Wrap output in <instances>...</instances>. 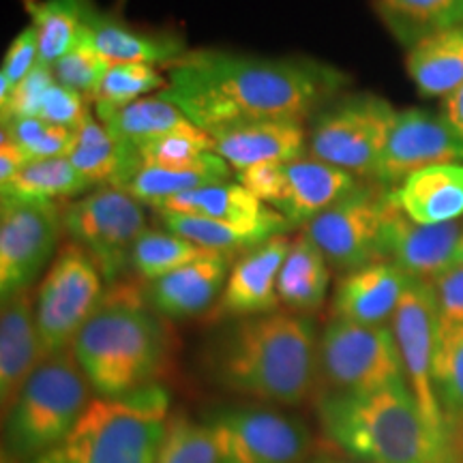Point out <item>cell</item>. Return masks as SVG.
Instances as JSON below:
<instances>
[{
	"instance_id": "24",
	"label": "cell",
	"mask_w": 463,
	"mask_h": 463,
	"mask_svg": "<svg viewBox=\"0 0 463 463\" xmlns=\"http://www.w3.org/2000/svg\"><path fill=\"white\" fill-rule=\"evenodd\" d=\"M165 230L183 236L204 251L232 256L236 251H249L275 236L288 234L292 223L275 208H266L253 219H202L187 215H161Z\"/></svg>"
},
{
	"instance_id": "34",
	"label": "cell",
	"mask_w": 463,
	"mask_h": 463,
	"mask_svg": "<svg viewBox=\"0 0 463 463\" xmlns=\"http://www.w3.org/2000/svg\"><path fill=\"white\" fill-rule=\"evenodd\" d=\"M206 253L213 251H204L195 242L183 239L170 230L146 228L131 251V270L140 279L153 283Z\"/></svg>"
},
{
	"instance_id": "22",
	"label": "cell",
	"mask_w": 463,
	"mask_h": 463,
	"mask_svg": "<svg viewBox=\"0 0 463 463\" xmlns=\"http://www.w3.org/2000/svg\"><path fill=\"white\" fill-rule=\"evenodd\" d=\"M358 176L326 161L303 157L286 164V183L281 198L273 206L292 223V228H307L328 208H333L347 194L358 187Z\"/></svg>"
},
{
	"instance_id": "1",
	"label": "cell",
	"mask_w": 463,
	"mask_h": 463,
	"mask_svg": "<svg viewBox=\"0 0 463 463\" xmlns=\"http://www.w3.org/2000/svg\"><path fill=\"white\" fill-rule=\"evenodd\" d=\"M157 92L206 133L258 120H303L350 82V75L309 58L187 50L165 67Z\"/></svg>"
},
{
	"instance_id": "12",
	"label": "cell",
	"mask_w": 463,
	"mask_h": 463,
	"mask_svg": "<svg viewBox=\"0 0 463 463\" xmlns=\"http://www.w3.org/2000/svg\"><path fill=\"white\" fill-rule=\"evenodd\" d=\"M391 189L358 187L305 228L331 269L341 273L384 260V225Z\"/></svg>"
},
{
	"instance_id": "4",
	"label": "cell",
	"mask_w": 463,
	"mask_h": 463,
	"mask_svg": "<svg viewBox=\"0 0 463 463\" xmlns=\"http://www.w3.org/2000/svg\"><path fill=\"white\" fill-rule=\"evenodd\" d=\"M317 416L324 436L363 463H461L455 444L427 425L408 384L369 395H322Z\"/></svg>"
},
{
	"instance_id": "48",
	"label": "cell",
	"mask_w": 463,
	"mask_h": 463,
	"mask_svg": "<svg viewBox=\"0 0 463 463\" xmlns=\"http://www.w3.org/2000/svg\"><path fill=\"white\" fill-rule=\"evenodd\" d=\"M459 262H463V234H461V242H459Z\"/></svg>"
},
{
	"instance_id": "18",
	"label": "cell",
	"mask_w": 463,
	"mask_h": 463,
	"mask_svg": "<svg viewBox=\"0 0 463 463\" xmlns=\"http://www.w3.org/2000/svg\"><path fill=\"white\" fill-rule=\"evenodd\" d=\"M412 283V277L389 260L345 273L335 289L333 317L364 326H391Z\"/></svg>"
},
{
	"instance_id": "46",
	"label": "cell",
	"mask_w": 463,
	"mask_h": 463,
	"mask_svg": "<svg viewBox=\"0 0 463 463\" xmlns=\"http://www.w3.org/2000/svg\"><path fill=\"white\" fill-rule=\"evenodd\" d=\"M26 165L28 161L22 150L7 136H0V189L7 187Z\"/></svg>"
},
{
	"instance_id": "11",
	"label": "cell",
	"mask_w": 463,
	"mask_h": 463,
	"mask_svg": "<svg viewBox=\"0 0 463 463\" xmlns=\"http://www.w3.org/2000/svg\"><path fill=\"white\" fill-rule=\"evenodd\" d=\"M62 228L99 266L109 286L131 269V251L146 230L142 202L116 187H101L62 211Z\"/></svg>"
},
{
	"instance_id": "40",
	"label": "cell",
	"mask_w": 463,
	"mask_h": 463,
	"mask_svg": "<svg viewBox=\"0 0 463 463\" xmlns=\"http://www.w3.org/2000/svg\"><path fill=\"white\" fill-rule=\"evenodd\" d=\"M109 67H112V62L103 58L95 50V45L90 43V39L82 33L80 43L54 65V75L58 84L80 92L86 99L95 103Z\"/></svg>"
},
{
	"instance_id": "10",
	"label": "cell",
	"mask_w": 463,
	"mask_h": 463,
	"mask_svg": "<svg viewBox=\"0 0 463 463\" xmlns=\"http://www.w3.org/2000/svg\"><path fill=\"white\" fill-rule=\"evenodd\" d=\"M103 275L89 253L75 242L62 247L34 292V314L45 354L69 350L99 307Z\"/></svg>"
},
{
	"instance_id": "27",
	"label": "cell",
	"mask_w": 463,
	"mask_h": 463,
	"mask_svg": "<svg viewBox=\"0 0 463 463\" xmlns=\"http://www.w3.org/2000/svg\"><path fill=\"white\" fill-rule=\"evenodd\" d=\"M405 71L422 97H447L463 84V24L422 39L408 50Z\"/></svg>"
},
{
	"instance_id": "36",
	"label": "cell",
	"mask_w": 463,
	"mask_h": 463,
	"mask_svg": "<svg viewBox=\"0 0 463 463\" xmlns=\"http://www.w3.org/2000/svg\"><path fill=\"white\" fill-rule=\"evenodd\" d=\"M133 144V142H131ZM137 159L142 165H167L181 167L194 165L206 157L208 153H215V140L211 133L191 123L184 129L165 133V136L153 137V140L136 142Z\"/></svg>"
},
{
	"instance_id": "17",
	"label": "cell",
	"mask_w": 463,
	"mask_h": 463,
	"mask_svg": "<svg viewBox=\"0 0 463 463\" xmlns=\"http://www.w3.org/2000/svg\"><path fill=\"white\" fill-rule=\"evenodd\" d=\"M292 239L288 234L275 236L264 245L249 249L232 264L225 288L217 305L208 314L211 320H241L273 314L279 307L277 297V279L286 260Z\"/></svg>"
},
{
	"instance_id": "26",
	"label": "cell",
	"mask_w": 463,
	"mask_h": 463,
	"mask_svg": "<svg viewBox=\"0 0 463 463\" xmlns=\"http://www.w3.org/2000/svg\"><path fill=\"white\" fill-rule=\"evenodd\" d=\"M69 161L92 184L116 189H123L133 178V174L140 170L136 146L131 142H120L109 136L106 127L95 116H90L82 127L75 129Z\"/></svg>"
},
{
	"instance_id": "9",
	"label": "cell",
	"mask_w": 463,
	"mask_h": 463,
	"mask_svg": "<svg viewBox=\"0 0 463 463\" xmlns=\"http://www.w3.org/2000/svg\"><path fill=\"white\" fill-rule=\"evenodd\" d=\"M397 112L378 95H352L317 116L309 153L358 178H373Z\"/></svg>"
},
{
	"instance_id": "35",
	"label": "cell",
	"mask_w": 463,
	"mask_h": 463,
	"mask_svg": "<svg viewBox=\"0 0 463 463\" xmlns=\"http://www.w3.org/2000/svg\"><path fill=\"white\" fill-rule=\"evenodd\" d=\"M433 382L450 438L455 442V431H459L463 450V326L442 328L439 333Z\"/></svg>"
},
{
	"instance_id": "45",
	"label": "cell",
	"mask_w": 463,
	"mask_h": 463,
	"mask_svg": "<svg viewBox=\"0 0 463 463\" xmlns=\"http://www.w3.org/2000/svg\"><path fill=\"white\" fill-rule=\"evenodd\" d=\"M236 181L245 187L249 194L266 206H275L281 198L283 183H286V165L281 164H262L251 165L247 170L236 172Z\"/></svg>"
},
{
	"instance_id": "32",
	"label": "cell",
	"mask_w": 463,
	"mask_h": 463,
	"mask_svg": "<svg viewBox=\"0 0 463 463\" xmlns=\"http://www.w3.org/2000/svg\"><path fill=\"white\" fill-rule=\"evenodd\" d=\"M39 34V62L54 69L80 43L84 33V0H22Z\"/></svg>"
},
{
	"instance_id": "33",
	"label": "cell",
	"mask_w": 463,
	"mask_h": 463,
	"mask_svg": "<svg viewBox=\"0 0 463 463\" xmlns=\"http://www.w3.org/2000/svg\"><path fill=\"white\" fill-rule=\"evenodd\" d=\"M95 187L84 174L75 170L69 157L31 161L24 170L0 189L3 195H14L22 200L56 202L65 198H78L84 191Z\"/></svg>"
},
{
	"instance_id": "25",
	"label": "cell",
	"mask_w": 463,
	"mask_h": 463,
	"mask_svg": "<svg viewBox=\"0 0 463 463\" xmlns=\"http://www.w3.org/2000/svg\"><path fill=\"white\" fill-rule=\"evenodd\" d=\"M391 200L416 223L459 222L463 217V164L425 167L391 189Z\"/></svg>"
},
{
	"instance_id": "23",
	"label": "cell",
	"mask_w": 463,
	"mask_h": 463,
	"mask_svg": "<svg viewBox=\"0 0 463 463\" xmlns=\"http://www.w3.org/2000/svg\"><path fill=\"white\" fill-rule=\"evenodd\" d=\"M84 34L112 65L146 62V65L165 69L187 52L178 34L136 28L112 14L97 11L90 0H84Z\"/></svg>"
},
{
	"instance_id": "15",
	"label": "cell",
	"mask_w": 463,
	"mask_h": 463,
	"mask_svg": "<svg viewBox=\"0 0 463 463\" xmlns=\"http://www.w3.org/2000/svg\"><path fill=\"white\" fill-rule=\"evenodd\" d=\"M463 164V137L442 114L399 109L373 181L395 189L412 174L433 165Z\"/></svg>"
},
{
	"instance_id": "47",
	"label": "cell",
	"mask_w": 463,
	"mask_h": 463,
	"mask_svg": "<svg viewBox=\"0 0 463 463\" xmlns=\"http://www.w3.org/2000/svg\"><path fill=\"white\" fill-rule=\"evenodd\" d=\"M442 116L449 125L463 137V84L442 99Z\"/></svg>"
},
{
	"instance_id": "20",
	"label": "cell",
	"mask_w": 463,
	"mask_h": 463,
	"mask_svg": "<svg viewBox=\"0 0 463 463\" xmlns=\"http://www.w3.org/2000/svg\"><path fill=\"white\" fill-rule=\"evenodd\" d=\"M232 270V256L206 253L183 269L148 283L146 298L150 307L167 320H187L211 314L222 297Z\"/></svg>"
},
{
	"instance_id": "42",
	"label": "cell",
	"mask_w": 463,
	"mask_h": 463,
	"mask_svg": "<svg viewBox=\"0 0 463 463\" xmlns=\"http://www.w3.org/2000/svg\"><path fill=\"white\" fill-rule=\"evenodd\" d=\"M39 62V34L33 24L26 26L5 52L3 65H0V103L9 99L11 90L15 89Z\"/></svg>"
},
{
	"instance_id": "8",
	"label": "cell",
	"mask_w": 463,
	"mask_h": 463,
	"mask_svg": "<svg viewBox=\"0 0 463 463\" xmlns=\"http://www.w3.org/2000/svg\"><path fill=\"white\" fill-rule=\"evenodd\" d=\"M219 463H307L314 449L298 416L266 403L225 405L206 416Z\"/></svg>"
},
{
	"instance_id": "2",
	"label": "cell",
	"mask_w": 463,
	"mask_h": 463,
	"mask_svg": "<svg viewBox=\"0 0 463 463\" xmlns=\"http://www.w3.org/2000/svg\"><path fill=\"white\" fill-rule=\"evenodd\" d=\"M320 339L300 314L241 317L217 339L213 375L228 391L266 405H300L320 380Z\"/></svg>"
},
{
	"instance_id": "37",
	"label": "cell",
	"mask_w": 463,
	"mask_h": 463,
	"mask_svg": "<svg viewBox=\"0 0 463 463\" xmlns=\"http://www.w3.org/2000/svg\"><path fill=\"white\" fill-rule=\"evenodd\" d=\"M157 463H219L215 436L206 422L172 414L161 442Z\"/></svg>"
},
{
	"instance_id": "44",
	"label": "cell",
	"mask_w": 463,
	"mask_h": 463,
	"mask_svg": "<svg viewBox=\"0 0 463 463\" xmlns=\"http://www.w3.org/2000/svg\"><path fill=\"white\" fill-rule=\"evenodd\" d=\"M430 283L436 294L442 328L463 326V262L450 266Z\"/></svg>"
},
{
	"instance_id": "39",
	"label": "cell",
	"mask_w": 463,
	"mask_h": 463,
	"mask_svg": "<svg viewBox=\"0 0 463 463\" xmlns=\"http://www.w3.org/2000/svg\"><path fill=\"white\" fill-rule=\"evenodd\" d=\"M3 136H7L22 150L28 164L31 161L69 157L75 131L67 127L52 125L43 118H20L3 125Z\"/></svg>"
},
{
	"instance_id": "28",
	"label": "cell",
	"mask_w": 463,
	"mask_h": 463,
	"mask_svg": "<svg viewBox=\"0 0 463 463\" xmlns=\"http://www.w3.org/2000/svg\"><path fill=\"white\" fill-rule=\"evenodd\" d=\"M372 7L405 50L431 34L463 24V0H372Z\"/></svg>"
},
{
	"instance_id": "43",
	"label": "cell",
	"mask_w": 463,
	"mask_h": 463,
	"mask_svg": "<svg viewBox=\"0 0 463 463\" xmlns=\"http://www.w3.org/2000/svg\"><path fill=\"white\" fill-rule=\"evenodd\" d=\"M89 103L90 101L80 95V92H75L71 89H67V86L56 82L48 90V95H45L42 116H39V118L48 120L52 125H61L75 131L92 116Z\"/></svg>"
},
{
	"instance_id": "5",
	"label": "cell",
	"mask_w": 463,
	"mask_h": 463,
	"mask_svg": "<svg viewBox=\"0 0 463 463\" xmlns=\"http://www.w3.org/2000/svg\"><path fill=\"white\" fill-rule=\"evenodd\" d=\"M170 416V392L161 384L95 397L65 442L26 463H157Z\"/></svg>"
},
{
	"instance_id": "21",
	"label": "cell",
	"mask_w": 463,
	"mask_h": 463,
	"mask_svg": "<svg viewBox=\"0 0 463 463\" xmlns=\"http://www.w3.org/2000/svg\"><path fill=\"white\" fill-rule=\"evenodd\" d=\"M215 153L228 161L232 170L241 172L262 164H292L303 159L309 148L303 120H258L213 131Z\"/></svg>"
},
{
	"instance_id": "30",
	"label": "cell",
	"mask_w": 463,
	"mask_h": 463,
	"mask_svg": "<svg viewBox=\"0 0 463 463\" xmlns=\"http://www.w3.org/2000/svg\"><path fill=\"white\" fill-rule=\"evenodd\" d=\"M95 116L108 133L120 142H144L165 133L184 129L191 120L174 103L161 95L144 97L129 106L103 108L95 106Z\"/></svg>"
},
{
	"instance_id": "38",
	"label": "cell",
	"mask_w": 463,
	"mask_h": 463,
	"mask_svg": "<svg viewBox=\"0 0 463 463\" xmlns=\"http://www.w3.org/2000/svg\"><path fill=\"white\" fill-rule=\"evenodd\" d=\"M167 78L155 65L146 62H116L103 80L95 106L120 108L140 101L150 92L165 89Z\"/></svg>"
},
{
	"instance_id": "3",
	"label": "cell",
	"mask_w": 463,
	"mask_h": 463,
	"mask_svg": "<svg viewBox=\"0 0 463 463\" xmlns=\"http://www.w3.org/2000/svg\"><path fill=\"white\" fill-rule=\"evenodd\" d=\"M71 350L95 397L112 399L159 384L172 358V337L146 292L116 281Z\"/></svg>"
},
{
	"instance_id": "16",
	"label": "cell",
	"mask_w": 463,
	"mask_h": 463,
	"mask_svg": "<svg viewBox=\"0 0 463 463\" xmlns=\"http://www.w3.org/2000/svg\"><path fill=\"white\" fill-rule=\"evenodd\" d=\"M461 222L422 225L392 204L384 225V260L397 264L414 281H433L459 264Z\"/></svg>"
},
{
	"instance_id": "7",
	"label": "cell",
	"mask_w": 463,
	"mask_h": 463,
	"mask_svg": "<svg viewBox=\"0 0 463 463\" xmlns=\"http://www.w3.org/2000/svg\"><path fill=\"white\" fill-rule=\"evenodd\" d=\"M324 395H369L405 382L391 326H364L333 317L320 335Z\"/></svg>"
},
{
	"instance_id": "49",
	"label": "cell",
	"mask_w": 463,
	"mask_h": 463,
	"mask_svg": "<svg viewBox=\"0 0 463 463\" xmlns=\"http://www.w3.org/2000/svg\"><path fill=\"white\" fill-rule=\"evenodd\" d=\"M314 463H344V461H335V459H317Z\"/></svg>"
},
{
	"instance_id": "13",
	"label": "cell",
	"mask_w": 463,
	"mask_h": 463,
	"mask_svg": "<svg viewBox=\"0 0 463 463\" xmlns=\"http://www.w3.org/2000/svg\"><path fill=\"white\" fill-rule=\"evenodd\" d=\"M391 328L395 335L399 356H402L405 384L412 392L422 419L436 436L453 442L438 402L436 382H433L442 324H439L436 294L430 281H414L410 286L397 307Z\"/></svg>"
},
{
	"instance_id": "6",
	"label": "cell",
	"mask_w": 463,
	"mask_h": 463,
	"mask_svg": "<svg viewBox=\"0 0 463 463\" xmlns=\"http://www.w3.org/2000/svg\"><path fill=\"white\" fill-rule=\"evenodd\" d=\"M90 384L73 350L43 358L5 414V449L31 461L69 438L90 405Z\"/></svg>"
},
{
	"instance_id": "29",
	"label": "cell",
	"mask_w": 463,
	"mask_h": 463,
	"mask_svg": "<svg viewBox=\"0 0 463 463\" xmlns=\"http://www.w3.org/2000/svg\"><path fill=\"white\" fill-rule=\"evenodd\" d=\"M232 167L217 153H208L204 159L194 165L167 167V165H142L125 184V194L148 206H157L164 200L184 191L204 187V184L230 181Z\"/></svg>"
},
{
	"instance_id": "41",
	"label": "cell",
	"mask_w": 463,
	"mask_h": 463,
	"mask_svg": "<svg viewBox=\"0 0 463 463\" xmlns=\"http://www.w3.org/2000/svg\"><path fill=\"white\" fill-rule=\"evenodd\" d=\"M56 84L54 69L37 62L31 73L22 80L20 84L11 90L9 99L0 103V112H3V125L11 120L20 118H39L42 116L43 99L48 90Z\"/></svg>"
},
{
	"instance_id": "19",
	"label": "cell",
	"mask_w": 463,
	"mask_h": 463,
	"mask_svg": "<svg viewBox=\"0 0 463 463\" xmlns=\"http://www.w3.org/2000/svg\"><path fill=\"white\" fill-rule=\"evenodd\" d=\"M48 356L34 314V289L3 298L0 309V403L3 412Z\"/></svg>"
},
{
	"instance_id": "31",
	"label": "cell",
	"mask_w": 463,
	"mask_h": 463,
	"mask_svg": "<svg viewBox=\"0 0 463 463\" xmlns=\"http://www.w3.org/2000/svg\"><path fill=\"white\" fill-rule=\"evenodd\" d=\"M256 195L241 183H213L204 187L184 191L155 206L159 215H187L202 219H253L266 211Z\"/></svg>"
},
{
	"instance_id": "14",
	"label": "cell",
	"mask_w": 463,
	"mask_h": 463,
	"mask_svg": "<svg viewBox=\"0 0 463 463\" xmlns=\"http://www.w3.org/2000/svg\"><path fill=\"white\" fill-rule=\"evenodd\" d=\"M62 228L56 202L3 195L0 202V297L33 289L54 256Z\"/></svg>"
}]
</instances>
